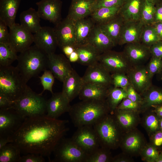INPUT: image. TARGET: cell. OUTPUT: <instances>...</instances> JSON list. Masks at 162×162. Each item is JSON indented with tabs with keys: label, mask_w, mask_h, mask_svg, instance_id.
<instances>
[{
	"label": "cell",
	"mask_w": 162,
	"mask_h": 162,
	"mask_svg": "<svg viewBox=\"0 0 162 162\" xmlns=\"http://www.w3.org/2000/svg\"><path fill=\"white\" fill-rule=\"evenodd\" d=\"M68 122L46 115L26 118L11 137V142L22 154L40 155L50 161V155L56 146L69 130Z\"/></svg>",
	"instance_id": "6da1fadb"
},
{
	"label": "cell",
	"mask_w": 162,
	"mask_h": 162,
	"mask_svg": "<svg viewBox=\"0 0 162 162\" xmlns=\"http://www.w3.org/2000/svg\"><path fill=\"white\" fill-rule=\"evenodd\" d=\"M68 113L73 124L77 128L93 126L110 113L106 99L81 100L71 106Z\"/></svg>",
	"instance_id": "7a4b0ae2"
},
{
	"label": "cell",
	"mask_w": 162,
	"mask_h": 162,
	"mask_svg": "<svg viewBox=\"0 0 162 162\" xmlns=\"http://www.w3.org/2000/svg\"><path fill=\"white\" fill-rule=\"evenodd\" d=\"M16 67L27 83L48 68V55L35 45L18 56Z\"/></svg>",
	"instance_id": "3957f363"
},
{
	"label": "cell",
	"mask_w": 162,
	"mask_h": 162,
	"mask_svg": "<svg viewBox=\"0 0 162 162\" xmlns=\"http://www.w3.org/2000/svg\"><path fill=\"white\" fill-rule=\"evenodd\" d=\"M16 67L0 66V94L18 100L29 88Z\"/></svg>",
	"instance_id": "277c9868"
},
{
	"label": "cell",
	"mask_w": 162,
	"mask_h": 162,
	"mask_svg": "<svg viewBox=\"0 0 162 162\" xmlns=\"http://www.w3.org/2000/svg\"><path fill=\"white\" fill-rule=\"evenodd\" d=\"M100 146L110 150L119 147L124 134L112 114H108L93 126Z\"/></svg>",
	"instance_id": "5b68a950"
},
{
	"label": "cell",
	"mask_w": 162,
	"mask_h": 162,
	"mask_svg": "<svg viewBox=\"0 0 162 162\" xmlns=\"http://www.w3.org/2000/svg\"><path fill=\"white\" fill-rule=\"evenodd\" d=\"M46 100L29 88L18 100L14 101L12 108L23 117L46 115Z\"/></svg>",
	"instance_id": "8992f818"
},
{
	"label": "cell",
	"mask_w": 162,
	"mask_h": 162,
	"mask_svg": "<svg viewBox=\"0 0 162 162\" xmlns=\"http://www.w3.org/2000/svg\"><path fill=\"white\" fill-rule=\"evenodd\" d=\"M52 162H85L87 155L71 138L63 137L56 146Z\"/></svg>",
	"instance_id": "52a82bcc"
},
{
	"label": "cell",
	"mask_w": 162,
	"mask_h": 162,
	"mask_svg": "<svg viewBox=\"0 0 162 162\" xmlns=\"http://www.w3.org/2000/svg\"><path fill=\"white\" fill-rule=\"evenodd\" d=\"M99 62L111 74L115 73L127 74L133 66L123 51L112 50L100 54Z\"/></svg>",
	"instance_id": "ba28073f"
},
{
	"label": "cell",
	"mask_w": 162,
	"mask_h": 162,
	"mask_svg": "<svg viewBox=\"0 0 162 162\" xmlns=\"http://www.w3.org/2000/svg\"><path fill=\"white\" fill-rule=\"evenodd\" d=\"M71 138L87 155L100 146L93 126L85 125L77 128Z\"/></svg>",
	"instance_id": "9c48e42d"
},
{
	"label": "cell",
	"mask_w": 162,
	"mask_h": 162,
	"mask_svg": "<svg viewBox=\"0 0 162 162\" xmlns=\"http://www.w3.org/2000/svg\"><path fill=\"white\" fill-rule=\"evenodd\" d=\"M25 118L13 108L0 110V137L11 139Z\"/></svg>",
	"instance_id": "30bf717a"
},
{
	"label": "cell",
	"mask_w": 162,
	"mask_h": 162,
	"mask_svg": "<svg viewBox=\"0 0 162 162\" xmlns=\"http://www.w3.org/2000/svg\"><path fill=\"white\" fill-rule=\"evenodd\" d=\"M147 143L144 135L136 128L124 133L119 147L129 155L137 156Z\"/></svg>",
	"instance_id": "8fae6325"
},
{
	"label": "cell",
	"mask_w": 162,
	"mask_h": 162,
	"mask_svg": "<svg viewBox=\"0 0 162 162\" xmlns=\"http://www.w3.org/2000/svg\"><path fill=\"white\" fill-rule=\"evenodd\" d=\"M9 28V43L17 52L25 51L34 43L32 33L20 24L15 23Z\"/></svg>",
	"instance_id": "7c38bea8"
},
{
	"label": "cell",
	"mask_w": 162,
	"mask_h": 162,
	"mask_svg": "<svg viewBox=\"0 0 162 162\" xmlns=\"http://www.w3.org/2000/svg\"><path fill=\"white\" fill-rule=\"evenodd\" d=\"M126 74L130 83L141 95L152 85V77L143 64L133 66Z\"/></svg>",
	"instance_id": "4fadbf2b"
},
{
	"label": "cell",
	"mask_w": 162,
	"mask_h": 162,
	"mask_svg": "<svg viewBox=\"0 0 162 162\" xmlns=\"http://www.w3.org/2000/svg\"><path fill=\"white\" fill-rule=\"evenodd\" d=\"M35 45L47 55L55 53L58 46L54 28L43 26L33 34Z\"/></svg>",
	"instance_id": "5bb4252c"
},
{
	"label": "cell",
	"mask_w": 162,
	"mask_h": 162,
	"mask_svg": "<svg viewBox=\"0 0 162 162\" xmlns=\"http://www.w3.org/2000/svg\"><path fill=\"white\" fill-rule=\"evenodd\" d=\"M54 29L58 46L61 48L68 45L75 46L76 32L74 21L67 16L56 24Z\"/></svg>",
	"instance_id": "9a60e30c"
},
{
	"label": "cell",
	"mask_w": 162,
	"mask_h": 162,
	"mask_svg": "<svg viewBox=\"0 0 162 162\" xmlns=\"http://www.w3.org/2000/svg\"><path fill=\"white\" fill-rule=\"evenodd\" d=\"M48 55V68L55 78L63 82L74 69L68 58L55 53Z\"/></svg>",
	"instance_id": "2e32d148"
},
{
	"label": "cell",
	"mask_w": 162,
	"mask_h": 162,
	"mask_svg": "<svg viewBox=\"0 0 162 162\" xmlns=\"http://www.w3.org/2000/svg\"><path fill=\"white\" fill-rule=\"evenodd\" d=\"M82 78L84 82L109 88L111 86V74L99 62L88 66Z\"/></svg>",
	"instance_id": "e0dca14e"
},
{
	"label": "cell",
	"mask_w": 162,
	"mask_h": 162,
	"mask_svg": "<svg viewBox=\"0 0 162 162\" xmlns=\"http://www.w3.org/2000/svg\"><path fill=\"white\" fill-rule=\"evenodd\" d=\"M36 4L41 18L55 25L62 20V2L60 0H41Z\"/></svg>",
	"instance_id": "ac0fdd59"
},
{
	"label": "cell",
	"mask_w": 162,
	"mask_h": 162,
	"mask_svg": "<svg viewBox=\"0 0 162 162\" xmlns=\"http://www.w3.org/2000/svg\"><path fill=\"white\" fill-rule=\"evenodd\" d=\"M144 26L140 20L124 21L122 28L118 45H122L130 43L140 42Z\"/></svg>",
	"instance_id": "d6986e66"
},
{
	"label": "cell",
	"mask_w": 162,
	"mask_h": 162,
	"mask_svg": "<svg viewBox=\"0 0 162 162\" xmlns=\"http://www.w3.org/2000/svg\"><path fill=\"white\" fill-rule=\"evenodd\" d=\"M123 52L133 66L143 64L151 56L149 47L141 42L126 44Z\"/></svg>",
	"instance_id": "ffe728a7"
},
{
	"label": "cell",
	"mask_w": 162,
	"mask_h": 162,
	"mask_svg": "<svg viewBox=\"0 0 162 162\" xmlns=\"http://www.w3.org/2000/svg\"><path fill=\"white\" fill-rule=\"evenodd\" d=\"M52 94V97L46 100V115L49 118L57 119L62 114L68 112L71 105L62 92Z\"/></svg>",
	"instance_id": "44dd1931"
},
{
	"label": "cell",
	"mask_w": 162,
	"mask_h": 162,
	"mask_svg": "<svg viewBox=\"0 0 162 162\" xmlns=\"http://www.w3.org/2000/svg\"><path fill=\"white\" fill-rule=\"evenodd\" d=\"M140 113L128 110L116 109L112 114L124 133L136 128L140 122Z\"/></svg>",
	"instance_id": "7402d4cb"
},
{
	"label": "cell",
	"mask_w": 162,
	"mask_h": 162,
	"mask_svg": "<svg viewBox=\"0 0 162 162\" xmlns=\"http://www.w3.org/2000/svg\"><path fill=\"white\" fill-rule=\"evenodd\" d=\"M62 92L70 102L78 96L84 81L74 69L63 82Z\"/></svg>",
	"instance_id": "603a6c76"
},
{
	"label": "cell",
	"mask_w": 162,
	"mask_h": 162,
	"mask_svg": "<svg viewBox=\"0 0 162 162\" xmlns=\"http://www.w3.org/2000/svg\"><path fill=\"white\" fill-rule=\"evenodd\" d=\"M96 0H72L67 16L75 22L90 16Z\"/></svg>",
	"instance_id": "cb8c5ba5"
},
{
	"label": "cell",
	"mask_w": 162,
	"mask_h": 162,
	"mask_svg": "<svg viewBox=\"0 0 162 162\" xmlns=\"http://www.w3.org/2000/svg\"><path fill=\"white\" fill-rule=\"evenodd\" d=\"M87 43L93 46L100 54L111 50L115 46L100 26L97 24L95 25L93 28Z\"/></svg>",
	"instance_id": "d4e9b609"
},
{
	"label": "cell",
	"mask_w": 162,
	"mask_h": 162,
	"mask_svg": "<svg viewBox=\"0 0 162 162\" xmlns=\"http://www.w3.org/2000/svg\"><path fill=\"white\" fill-rule=\"evenodd\" d=\"M21 0H0V19L9 28L15 23Z\"/></svg>",
	"instance_id": "484cf974"
},
{
	"label": "cell",
	"mask_w": 162,
	"mask_h": 162,
	"mask_svg": "<svg viewBox=\"0 0 162 162\" xmlns=\"http://www.w3.org/2000/svg\"><path fill=\"white\" fill-rule=\"evenodd\" d=\"M145 0H124L119 14L124 21L140 20L141 10Z\"/></svg>",
	"instance_id": "4316f807"
},
{
	"label": "cell",
	"mask_w": 162,
	"mask_h": 162,
	"mask_svg": "<svg viewBox=\"0 0 162 162\" xmlns=\"http://www.w3.org/2000/svg\"><path fill=\"white\" fill-rule=\"evenodd\" d=\"M96 24L91 17H87L75 21V46L87 43L88 37Z\"/></svg>",
	"instance_id": "83f0119b"
},
{
	"label": "cell",
	"mask_w": 162,
	"mask_h": 162,
	"mask_svg": "<svg viewBox=\"0 0 162 162\" xmlns=\"http://www.w3.org/2000/svg\"><path fill=\"white\" fill-rule=\"evenodd\" d=\"M109 88L93 83L85 82L78 97L81 100H106Z\"/></svg>",
	"instance_id": "f1b7e54d"
},
{
	"label": "cell",
	"mask_w": 162,
	"mask_h": 162,
	"mask_svg": "<svg viewBox=\"0 0 162 162\" xmlns=\"http://www.w3.org/2000/svg\"><path fill=\"white\" fill-rule=\"evenodd\" d=\"M75 47L79 56L78 62L80 64L88 66L99 62L100 54L91 44L87 43Z\"/></svg>",
	"instance_id": "f546056e"
},
{
	"label": "cell",
	"mask_w": 162,
	"mask_h": 162,
	"mask_svg": "<svg viewBox=\"0 0 162 162\" xmlns=\"http://www.w3.org/2000/svg\"><path fill=\"white\" fill-rule=\"evenodd\" d=\"M124 22L123 18L118 14L106 23L98 25L113 42L115 46L118 44L121 32Z\"/></svg>",
	"instance_id": "4dcf8cb0"
},
{
	"label": "cell",
	"mask_w": 162,
	"mask_h": 162,
	"mask_svg": "<svg viewBox=\"0 0 162 162\" xmlns=\"http://www.w3.org/2000/svg\"><path fill=\"white\" fill-rule=\"evenodd\" d=\"M40 18L38 11L30 8L20 14V24L32 33L34 34L42 27L40 24Z\"/></svg>",
	"instance_id": "1f68e13d"
},
{
	"label": "cell",
	"mask_w": 162,
	"mask_h": 162,
	"mask_svg": "<svg viewBox=\"0 0 162 162\" xmlns=\"http://www.w3.org/2000/svg\"><path fill=\"white\" fill-rule=\"evenodd\" d=\"M141 113L153 106L162 104V88L152 85L142 95Z\"/></svg>",
	"instance_id": "d6a6232c"
},
{
	"label": "cell",
	"mask_w": 162,
	"mask_h": 162,
	"mask_svg": "<svg viewBox=\"0 0 162 162\" xmlns=\"http://www.w3.org/2000/svg\"><path fill=\"white\" fill-rule=\"evenodd\" d=\"M141 118V125L149 136L156 131L160 130V121L161 118L150 109L142 113Z\"/></svg>",
	"instance_id": "836d02e7"
},
{
	"label": "cell",
	"mask_w": 162,
	"mask_h": 162,
	"mask_svg": "<svg viewBox=\"0 0 162 162\" xmlns=\"http://www.w3.org/2000/svg\"><path fill=\"white\" fill-rule=\"evenodd\" d=\"M121 7H102L94 10L90 16L96 24L100 25L108 21L118 14Z\"/></svg>",
	"instance_id": "e575fe53"
},
{
	"label": "cell",
	"mask_w": 162,
	"mask_h": 162,
	"mask_svg": "<svg viewBox=\"0 0 162 162\" xmlns=\"http://www.w3.org/2000/svg\"><path fill=\"white\" fill-rule=\"evenodd\" d=\"M126 97V91L123 88L112 85L108 88L106 100L110 114L114 112L123 99Z\"/></svg>",
	"instance_id": "d590c367"
},
{
	"label": "cell",
	"mask_w": 162,
	"mask_h": 162,
	"mask_svg": "<svg viewBox=\"0 0 162 162\" xmlns=\"http://www.w3.org/2000/svg\"><path fill=\"white\" fill-rule=\"evenodd\" d=\"M21 154L14 144L9 143L0 149V162H18Z\"/></svg>",
	"instance_id": "8d00e7d4"
},
{
	"label": "cell",
	"mask_w": 162,
	"mask_h": 162,
	"mask_svg": "<svg viewBox=\"0 0 162 162\" xmlns=\"http://www.w3.org/2000/svg\"><path fill=\"white\" fill-rule=\"evenodd\" d=\"M17 53L9 43H0V66L11 65L17 60Z\"/></svg>",
	"instance_id": "74e56055"
},
{
	"label": "cell",
	"mask_w": 162,
	"mask_h": 162,
	"mask_svg": "<svg viewBox=\"0 0 162 162\" xmlns=\"http://www.w3.org/2000/svg\"><path fill=\"white\" fill-rule=\"evenodd\" d=\"M160 40L153 25H144L142 32L140 42L150 47L153 44Z\"/></svg>",
	"instance_id": "f35d334b"
},
{
	"label": "cell",
	"mask_w": 162,
	"mask_h": 162,
	"mask_svg": "<svg viewBox=\"0 0 162 162\" xmlns=\"http://www.w3.org/2000/svg\"><path fill=\"white\" fill-rule=\"evenodd\" d=\"M112 157L110 150L100 146L87 156L85 162H111Z\"/></svg>",
	"instance_id": "ab89813d"
},
{
	"label": "cell",
	"mask_w": 162,
	"mask_h": 162,
	"mask_svg": "<svg viewBox=\"0 0 162 162\" xmlns=\"http://www.w3.org/2000/svg\"><path fill=\"white\" fill-rule=\"evenodd\" d=\"M155 5L148 0H145L140 14V20L144 25H153Z\"/></svg>",
	"instance_id": "60d3db41"
},
{
	"label": "cell",
	"mask_w": 162,
	"mask_h": 162,
	"mask_svg": "<svg viewBox=\"0 0 162 162\" xmlns=\"http://www.w3.org/2000/svg\"><path fill=\"white\" fill-rule=\"evenodd\" d=\"M159 153L154 147L148 143L142 149L140 156L146 162H156Z\"/></svg>",
	"instance_id": "b9f144b4"
},
{
	"label": "cell",
	"mask_w": 162,
	"mask_h": 162,
	"mask_svg": "<svg viewBox=\"0 0 162 162\" xmlns=\"http://www.w3.org/2000/svg\"><path fill=\"white\" fill-rule=\"evenodd\" d=\"M39 78L43 88V91L40 94L42 95L45 90L49 91L52 94H53L52 88L55 77L50 70L46 69L44 71L42 75Z\"/></svg>",
	"instance_id": "7bdbcfd3"
},
{
	"label": "cell",
	"mask_w": 162,
	"mask_h": 162,
	"mask_svg": "<svg viewBox=\"0 0 162 162\" xmlns=\"http://www.w3.org/2000/svg\"><path fill=\"white\" fill-rule=\"evenodd\" d=\"M112 85L125 90L130 84L126 74L122 73H115L111 74Z\"/></svg>",
	"instance_id": "ee69618b"
},
{
	"label": "cell",
	"mask_w": 162,
	"mask_h": 162,
	"mask_svg": "<svg viewBox=\"0 0 162 162\" xmlns=\"http://www.w3.org/2000/svg\"><path fill=\"white\" fill-rule=\"evenodd\" d=\"M147 67L149 74L153 77L162 71V59L151 56Z\"/></svg>",
	"instance_id": "f6af8a7d"
},
{
	"label": "cell",
	"mask_w": 162,
	"mask_h": 162,
	"mask_svg": "<svg viewBox=\"0 0 162 162\" xmlns=\"http://www.w3.org/2000/svg\"><path fill=\"white\" fill-rule=\"evenodd\" d=\"M117 109L128 110L137 112L141 113V104L134 102L127 98H124Z\"/></svg>",
	"instance_id": "bcb514c9"
},
{
	"label": "cell",
	"mask_w": 162,
	"mask_h": 162,
	"mask_svg": "<svg viewBox=\"0 0 162 162\" xmlns=\"http://www.w3.org/2000/svg\"><path fill=\"white\" fill-rule=\"evenodd\" d=\"M124 0H96L94 10L102 7H121Z\"/></svg>",
	"instance_id": "7dc6e473"
},
{
	"label": "cell",
	"mask_w": 162,
	"mask_h": 162,
	"mask_svg": "<svg viewBox=\"0 0 162 162\" xmlns=\"http://www.w3.org/2000/svg\"><path fill=\"white\" fill-rule=\"evenodd\" d=\"M149 143L160 152L162 149V131L160 130L149 136Z\"/></svg>",
	"instance_id": "c3c4849f"
},
{
	"label": "cell",
	"mask_w": 162,
	"mask_h": 162,
	"mask_svg": "<svg viewBox=\"0 0 162 162\" xmlns=\"http://www.w3.org/2000/svg\"><path fill=\"white\" fill-rule=\"evenodd\" d=\"M125 91L127 98L134 102L141 104L142 100L141 95L137 92L130 83L126 88Z\"/></svg>",
	"instance_id": "681fc988"
},
{
	"label": "cell",
	"mask_w": 162,
	"mask_h": 162,
	"mask_svg": "<svg viewBox=\"0 0 162 162\" xmlns=\"http://www.w3.org/2000/svg\"><path fill=\"white\" fill-rule=\"evenodd\" d=\"M45 160L42 155L33 153L21 156L18 162H44Z\"/></svg>",
	"instance_id": "f907efd6"
},
{
	"label": "cell",
	"mask_w": 162,
	"mask_h": 162,
	"mask_svg": "<svg viewBox=\"0 0 162 162\" xmlns=\"http://www.w3.org/2000/svg\"><path fill=\"white\" fill-rule=\"evenodd\" d=\"M5 23L0 19V43H9V32Z\"/></svg>",
	"instance_id": "816d5d0a"
},
{
	"label": "cell",
	"mask_w": 162,
	"mask_h": 162,
	"mask_svg": "<svg viewBox=\"0 0 162 162\" xmlns=\"http://www.w3.org/2000/svg\"><path fill=\"white\" fill-rule=\"evenodd\" d=\"M149 48L151 56L162 59V40L158 41Z\"/></svg>",
	"instance_id": "f5cc1de1"
},
{
	"label": "cell",
	"mask_w": 162,
	"mask_h": 162,
	"mask_svg": "<svg viewBox=\"0 0 162 162\" xmlns=\"http://www.w3.org/2000/svg\"><path fill=\"white\" fill-rule=\"evenodd\" d=\"M132 157L122 152L112 157L111 162H133Z\"/></svg>",
	"instance_id": "db71d44e"
},
{
	"label": "cell",
	"mask_w": 162,
	"mask_h": 162,
	"mask_svg": "<svg viewBox=\"0 0 162 162\" xmlns=\"http://www.w3.org/2000/svg\"><path fill=\"white\" fill-rule=\"evenodd\" d=\"M13 102L4 95L0 94V110L12 108Z\"/></svg>",
	"instance_id": "11a10c76"
},
{
	"label": "cell",
	"mask_w": 162,
	"mask_h": 162,
	"mask_svg": "<svg viewBox=\"0 0 162 162\" xmlns=\"http://www.w3.org/2000/svg\"><path fill=\"white\" fill-rule=\"evenodd\" d=\"M158 22H162V2L155 5L154 24Z\"/></svg>",
	"instance_id": "9f6ffc18"
},
{
	"label": "cell",
	"mask_w": 162,
	"mask_h": 162,
	"mask_svg": "<svg viewBox=\"0 0 162 162\" xmlns=\"http://www.w3.org/2000/svg\"><path fill=\"white\" fill-rule=\"evenodd\" d=\"M61 48L64 54L67 58L75 50L74 46L70 45L63 46Z\"/></svg>",
	"instance_id": "6f0895ef"
},
{
	"label": "cell",
	"mask_w": 162,
	"mask_h": 162,
	"mask_svg": "<svg viewBox=\"0 0 162 162\" xmlns=\"http://www.w3.org/2000/svg\"><path fill=\"white\" fill-rule=\"evenodd\" d=\"M153 25L160 40H162V22H156L154 23Z\"/></svg>",
	"instance_id": "680465c9"
},
{
	"label": "cell",
	"mask_w": 162,
	"mask_h": 162,
	"mask_svg": "<svg viewBox=\"0 0 162 162\" xmlns=\"http://www.w3.org/2000/svg\"><path fill=\"white\" fill-rule=\"evenodd\" d=\"M151 109L160 118H162V104L152 106Z\"/></svg>",
	"instance_id": "91938a15"
},
{
	"label": "cell",
	"mask_w": 162,
	"mask_h": 162,
	"mask_svg": "<svg viewBox=\"0 0 162 162\" xmlns=\"http://www.w3.org/2000/svg\"><path fill=\"white\" fill-rule=\"evenodd\" d=\"M70 62H78L79 59L78 55L75 50L68 58Z\"/></svg>",
	"instance_id": "94428289"
},
{
	"label": "cell",
	"mask_w": 162,
	"mask_h": 162,
	"mask_svg": "<svg viewBox=\"0 0 162 162\" xmlns=\"http://www.w3.org/2000/svg\"><path fill=\"white\" fill-rule=\"evenodd\" d=\"M11 142L12 140L11 138L0 137V149L7 144Z\"/></svg>",
	"instance_id": "6125c7cd"
},
{
	"label": "cell",
	"mask_w": 162,
	"mask_h": 162,
	"mask_svg": "<svg viewBox=\"0 0 162 162\" xmlns=\"http://www.w3.org/2000/svg\"><path fill=\"white\" fill-rule=\"evenodd\" d=\"M152 3H153L155 5L159 4L162 2V0H148Z\"/></svg>",
	"instance_id": "be15d7a7"
},
{
	"label": "cell",
	"mask_w": 162,
	"mask_h": 162,
	"mask_svg": "<svg viewBox=\"0 0 162 162\" xmlns=\"http://www.w3.org/2000/svg\"><path fill=\"white\" fill-rule=\"evenodd\" d=\"M160 130L162 131V118H160Z\"/></svg>",
	"instance_id": "e7e4bbea"
},
{
	"label": "cell",
	"mask_w": 162,
	"mask_h": 162,
	"mask_svg": "<svg viewBox=\"0 0 162 162\" xmlns=\"http://www.w3.org/2000/svg\"><path fill=\"white\" fill-rule=\"evenodd\" d=\"M160 153H162V149H161V150L160 152Z\"/></svg>",
	"instance_id": "03108f58"
},
{
	"label": "cell",
	"mask_w": 162,
	"mask_h": 162,
	"mask_svg": "<svg viewBox=\"0 0 162 162\" xmlns=\"http://www.w3.org/2000/svg\"><path fill=\"white\" fill-rule=\"evenodd\" d=\"M161 80H162V76H161Z\"/></svg>",
	"instance_id": "003e7915"
}]
</instances>
